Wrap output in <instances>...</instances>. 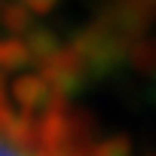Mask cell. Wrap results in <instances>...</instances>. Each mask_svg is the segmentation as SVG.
I'll list each match as a JSON object with an SVG mask.
<instances>
[{
  "label": "cell",
  "mask_w": 156,
  "mask_h": 156,
  "mask_svg": "<svg viewBox=\"0 0 156 156\" xmlns=\"http://www.w3.org/2000/svg\"><path fill=\"white\" fill-rule=\"evenodd\" d=\"M3 22H6V25H12L16 31H22V28L28 25V9H25L22 3H9V6L3 9Z\"/></svg>",
  "instance_id": "obj_1"
},
{
  "label": "cell",
  "mask_w": 156,
  "mask_h": 156,
  "mask_svg": "<svg viewBox=\"0 0 156 156\" xmlns=\"http://www.w3.org/2000/svg\"><path fill=\"white\" fill-rule=\"evenodd\" d=\"M0 156H34V153H28L22 144H16L12 138H6V135H0Z\"/></svg>",
  "instance_id": "obj_2"
},
{
  "label": "cell",
  "mask_w": 156,
  "mask_h": 156,
  "mask_svg": "<svg viewBox=\"0 0 156 156\" xmlns=\"http://www.w3.org/2000/svg\"><path fill=\"white\" fill-rule=\"evenodd\" d=\"M22 3H25L28 9H34V12H46V9H52L55 0H22Z\"/></svg>",
  "instance_id": "obj_3"
}]
</instances>
